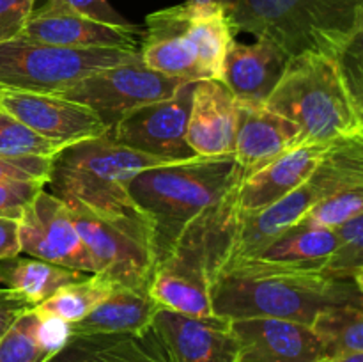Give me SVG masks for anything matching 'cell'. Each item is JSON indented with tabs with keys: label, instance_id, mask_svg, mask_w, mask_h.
<instances>
[{
	"label": "cell",
	"instance_id": "60d3db41",
	"mask_svg": "<svg viewBox=\"0 0 363 362\" xmlns=\"http://www.w3.org/2000/svg\"><path fill=\"white\" fill-rule=\"evenodd\" d=\"M325 362H363V351H357V353L340 355V357L328 358V361H325Z\"/></svg>",
	"mask_w": 363,
	"mask_h": 362
},
{
	"label": "cell",
	"instance_id": "b9f144b4",
	"mask_svg": "<svg viewBox=\"0 0 363 362\" xmlns=\"http://www.w3.org/2000/svg\"><path fill=\"white\" fill-rule=\"evenodd\" d=\"M2 91H4V87H0V94H2Z\"/></svg>",
	"mask_w": 363,
	"mask_h": 362
},
{
	"label": "cell",
	"instance_id": "74e56055",
	"mask_svg": "<svg viewBox=\"0 0 363 362\" xmlns=\"http://www.w3.org/2000/svg\"><path fill=\"white\" fill-rule=\"evenodd\" d=\"M103 336H82V337H71L69 343L53 355L48 362H85L92 350L99 344Z\"/></svg>",
	"mask_w": 363,
	"mask_h": 362
},
{
	"label": "cell",
	"instance_id": "ba28073f",
	"mask_svg": "<svg viewBox=\"0 0 363 362\" xmlns=\"http://www.w3.org/2000/svg\"><path fill=\"white\" fill-rule=\"evenodd\" d=\"M186 82L149 70L137 60L96 71L53 94L89 106L110 130L131 110L170 98Z\"/></svg>",
	"mask_w": 363,
	"mask_h": 362
},
{
	"label": "cell",
	"instance_id": "f546056e",
	"mask_svg": "<svg viewBox=\"0 0 363 362\" xmlns=\"http://www.w3.org/2000/svg\"><path fill=\"white\" fill-rule=\"evenodd\" d=\"M60 149V146L39 137L16 117L0 109V155L53 158Z\"/></svg>",
	"mask_w": 363,
	"mask_h": 362
},
{
	"label": "cell",
	"instance_id": "4dcf8cb0",
	"mask_svg": "<svg viewBox=\"0 0 363 362\" xmlns=\"http://www.w3.org/2000/svg\"><path fill=\"white\" fill-rule=\"evenodd\" d=\"M358 215H363V188L339 192L315 202L300 222L325 229H337Z\"/></svg>",
	"mask_w": 363,
	"mask_h": 362
},
{
	"label": "cell",
	"instance_id": "52a82bcc",
	"mask_svg": "<svg viewBox=\"0 0 363 362\" xmlns=\"http://www.w3.org/2000/svg\"><path fill=\"white\" fill-rule=\"evenodd\" d=\"M67 209L94 261L96 275L113 286L149 293L155 251L147 219L142 215L103 216L80 206H67Z\"/></svg>",
	"mask_w": 363,
	"mask_h": 362
},
{
	"label": "cell",
	"instance_id": "2e32d148",
	"mask_svg": "<svg viewBox=\"0 0 363 362\" xmlns=\"http://www.w3.org/2000/svg\"><path fill=\"white\" fill-rule=\"evenodd\" d=\"M144 31L140 27L121 28L87 20L46 0L32 11L20 38L66 48H126L140 50Z\"/></svg>",
	"mask_w": 363,
	"mask_h": 362
},
{
	"label": "cell",
	"instance_id": "484cf974",
	"mask_svg": "<svg viewBox=\"0 0 363 362\" xmlns=\"http://www.w3.org/2000/svg\"><path fill=\"white\" fill-rule=\"evenodd\" d=\"M113 284L96 273H89L84 279L66 284L45 302L34 307L39 314L57 316L67 323H77L101 304L112 291Z\"/></svg>",
	"mask_w": 363,
	"mask_h": 362
},
{
	"label": "cell",
	"instance_id": "83f0119b",
	"mask_svg": "<svg viewBox=\"0 0 363 362\" xmlns=\"http://www.w3.org/2000/svg\"><path fill=\"white\" fill-rule=\"evenodd\" d=\"M335 245L323 265L328 275L354 280L363 287V215L333 229Z\"/></svg>",
	"mask_w": 363,
	"mask_h": 362
},
{
	"label": "cell",
	"instance_id": "e575fe53",
	"mask_svg": "<svg viewBox=\"0 0 363 362\" xmlns=\"http://www.w3.org/2000/svg\"><path fill=\"white\" fill-rule=\"evenodd\" d=\"M34 4L35 0H0V43L21 34Z\"/></svg>",
	"mask_w": 363,
	"mask_h": 362
},
{
	"label": "cell",
	"instance_id": "d590c367",
	"mask_svg": "<svg viewBox=\"0 0 363 362\" xmlns=\"http://www.w3.org/2000/svg\"><path fill=\"white\" fill-rule=\"evenodd\" d=\"M38 339L43 350L53 357L71 341V323L50 314L38 312Z\"/></svg>",
	"mask_w": 363,
	"mask_h": 362
},
{
	"label": "cell",
	"instance_id": "d4e9b609",
	"mask_svg": "<svg viewBox=\"0 0 363 362\" xmlns=\"http://www.w3.org/2000/svg\"><path fill=\"white\" fill-rule=\"evenodd\" d=\"M311 329L325 348L326 361L363 351V305L344 304L323 309Z\"/></svg>",
	"mask_w": 363,
	"mask_h": 362
},
{
	"label": "cell",
	"instance_id": "7402d4cb",
	"mask_svg": "<svg viewBox=\"0 0 363 362\" xmlns=\"http://www.w3.org/2000/svg\"><path fill=\"white\" fill-rule=\"evenodd\" d=\"M181 32L194 50L206 80H220L227 50L234 39V32L227 21L225 11L199 9L188 6H174Z\"/></svg>",
	"mask_w": 363,
	"mask_h": 362
},
{
	"label": "cell",
	"instance_id": "5b68a950",
	"mask_svg": "<svg viewBox=\"0 0 363 362\" xmlns=\"http://www.w3.org/2000/svg\"><path fill=\"white\" fill-rule=\"evenodd\" d=\"M165 163L174 162L126 148L106 131L60 149L50 162L45 187L67 206L103 216H137L140 213L128 192L130 181L142 170Z\"/></svg>",
	"mask_w": 363,
	"mask_h": 362
},
{
	"label": "cell",
	"instance_id": "603a6c76",
	"mask_svg": "<svg viewBox=\"0 0 363 362\" xmlns=\"http://www.w3.org/2000/svg\"><path fill=\"white\" fill-rule=\"evenodd\" d=\"M89 273L62 268L53 263L41 261L35 258L2 259L0 261V284L27 298L32 305H38L52 297L57 290L74 280L84 279Z\"/></svg>",
	"mask_w": 363,
	"mask_h": 362
},
{
	"label": "cell",
	"instance_id": "d6a6232c",
	"mask_svg": "<svg viewBox=\"0 0 363 362\" xmlns=\"http://www.w3.org/2000/svg\"><path fill=\"white\" fill-rule=\"evenodd\" d=\"M52 158L46 156L0 155V183L13 181H43L46 185Z\"/></svg>",
	"mask_w": 363,
	"mask_h": 362
},
{
	"label": "cell",
	"instance_id": "9c48e42d",
	"mask_svg": "<svg viewBox=\"0 0 363 362\" xmlns=\"http://www.w3.org/2000/svg\"><path fill=\"white\" fill-rule=\"evenodd\" d=\"M194 85L195 82H186L170 98L131 110L110 128L108 135L126 148L165 162L199 158L186 141Z\"/></svg>",
	"mask_w": 363,
	"mask_h": 362
},
{
	"label": "cell",
	"instance_id": "4316f807",
	"mask_svg": "<svg viewBox=\"0 0 363 362\" xmlns=\"http://www.w3.org/2000/svg\"><path fill=\"white\" fill-rule=\"evenodd\" d=\"M85 362H169V358L149 327L140 334L103 336Z\"/></svg>",
	"mask_w": 363,
	"mask_h": 362
},
{
	"label": "cell",
	"instance_id": "d6986e66",
	"mask_svg": "<svg viewBox=\"0 0 363 362\" xmlns=\"http://www.w3.org/2000/svg\"><path fill=\"white\" fill-rule=\"evenodd\" d=\"M296 146H301L296 124L264 105L240 103L233 158L243 170V177Z\"/></svg>",
	"mask_w": 363,
	"mask_h": 362
},
{
	"label": "cell",
	"instance_id": "277c9868",
	"mask_svg": "<svg viewBox=\"0 0 363 362\" xmlns=\"http://www.w3.org/2000/svg\"><path fill=\"white\" fill-rule=\"evenodd\" d=\"M264 106L296 124L301 144H333L363 135V102L328 57L287 60Z\"/></svg>",
	"mask_w": 363,
	"mask_h": 362
},
{
	"label": "cell",
	"instance_id": "f35d334b",
	"mask_svg": "<svg viewBox=\"0 0 363 362\" xmlns=\"http://www.w3.org/2000/svg\"><path fill=\"white\" fill-rule=\"evenodd\" d=\"M21 254L16 220L0 219V261Z\"/></svg>",
	"mask_w": 363,
	"mask_h": 362
},
{
	"label": "cell",
	"instance_id": "44dd1931",
	"mask_svg": "<svg viewBox=\"0 0 363 362\" xmlns=\"http://www.w3.org/2000/svg\"><path fill=\"white\" fill-rule=\"evenodd\" d=\"M160 305L149 293L113 286L108 297L80 322L71 323V337L140 334L151 327Z\"/></svg>",
	"mask_w": 363,
	"mask_h": 362
},
{
	"label": "cell",
	"instance_id": "30bf717a",
	"mask_svg": "<svg viewBox=\"0 0 363 362\" xmlns=\"http://www.w3.org/2000/svg\"><path fill=\"white\" fill-rule=\"evenodd\" d=\"M328 197L321 183L311 174L303 185L287 194L275 204L250 215H234L230 202V222L225 241L213 259L209 273L216 265L236 258H257L280 234L296 226L315 202ZM233 201V195H230Z\"/></svg>",
	"mask_w": 363,
	"mask_h": 362
},
{
	"label": "cell",
	"instance_id": "4fadbf2b",
	"mask_svg": "<svg viewBox=\"0 0 363 362\" xmlns=\"http://www.w3.org/2000/svg\"><path fill=\"white\" fill-rule=\"evenodd\" d=\"M151 329L169 362H238L230 319L222 316H186L160 307Z\"/></svg>",
	"mask_w": 363,
	"mask_h": 362
},
{
	"label": "cell",
	"instance_id": "e0dca14e",
	"mask_svg": "<svg viewBox=\"0 0 363 362\" xmlns=\"http://www.w3.org/2000/svg\"><path fill=\"white\" fill-rule=\"evenodd\" d=\"M240 103L220 80L195 82L186 141L199 158L233 156Z\"/></svg>",
	"mask_w": 363,
	"mask_h": 362
},
{
	"label": "cell",
	"instance_id": "3957f363",
	"mask_svg": "<svg viewBox=\"0 0 363 362\" xmlns=\"http://www.w3.org/2000/svg\"><path fill=\"white\" fill-rule=\"evenodd\" d=\"M233 32H248L279 48L287 59H339L363 34V0H230Z\"/></svg>",
	"mask_w": 363,
	"mask_h": 362
},
{
	"label": "cell",
	"instance_id": "8d00e7d4",
	"mask_svg": "<svg viewBox=\"0 0 363 362\" xmlns=\"http://www.w3.org/2000/svg\"><path fill=\"white\" fill-rule=\"evenodd\" d=\"M32 307L34 305L20 293L7 290V287H0V339L18 318Z\"/></svg>",
	"mask_w": 363,
	"mask_h": 362
},
{
	"label": "cell",
	"instance_id": "9a60e30c",
	"mask_svg": "<svg viewBox=\"0 0 363 362\" xmlns=\"http://www.w3.org/2000/svg\"><path fill=\"white\" fill-rule=\"evenodd\" d=\"M332 144H301L245 176L233 190L234 215H250L275 204L311 177Z\"/></svg>",
	"mask_w": 363,
	"mask_h": 362
},
{
	"label": "cell",
	"instance_id": "f1b7e54d",
	"mask_svg": "<svg viewBox=\"0 0 363 362\" xmlns=\"http://www.w3.org/2000/svg\"><path fill=\"white\" fill-rule=\"evenodd\" d=\"M38 312L25 311L0 339V362H48L38 339Z\"/></svg>",
	"mask_w": 363,
	"mask_h": 362
},
{
	"label": "cell",
	"instance_id": "836d02e7",
	"mask_svg": "<svg viewBox=\"0 0 363 362\" xmlns=\"http://www.w3.org/2000/svg\"><path fill=\"white\" fill-rule=\"evenodd\" d=\"M50 2L57 4V6L64 7V9L71 11V13L78 14V16L98 21V23L112 25V27L121 28L135 27L123 14L113 9L108 0H50Z\"/></svg>",
	"mask_w": 363,
	"mask_h": 362
},
{
	"label": "cell",
	"instance_id": "6da1fadb",
	"mask_svg": "<svg viewBox=\"0 0 363 362\" xmlns=\"http://www.w3.org/2000/svg\"><path fill=\"white\" fill-rule=\"evenodd\" d=\"M213 314L227 319L279 318L311 325L326 307L363 305V287L323 268L236 258L209 273Z\"/></svg>",
	"mask_w": 363,
	"mask_h": 362
},
{
	"label": "cell",
	"instance_id": "5bb4252c",
	"mask_svg": "<svg viewBox=\"0 0 363 362\" xmlns=\"http://www.w3.org/2000/svg\"><path fill=\"white\" fill-rule=\"evenodd\" d=\"M238 362H325L326 353L311 325L279 318L230 319Z\"/></svg>",
	"mask_w": 363,
	"mask_h": 362
},
{
	"label": "cell",
	"instance_id": "7a4b0ae2",
	"mask_svg": "<svg viewBox=\"0 0 363 362\" xmlns=\"http://www.w3.org/2000/svg\"><path fill=\"white\" fill-rule=\"evenodd\" d=\"M243 180L233 156L195 158L152 167L130 181V197L152 229L155 268L177 247L188 227L218 206Z\"/></svg>",
	"mask_w": 363,
	"mask_h": 362
},
{
	"label": "cell",
	"instance_id": "8fae6325",
	"mask_svg": "<svg viewBox=\"0 0 363 362\" xmlns=\"http://www.w3.org/2000/svg\"><path fill=\"white\" fill-rule=\"evenodd\" d=\"M21 252L82 273H94V261L82 241L69 209L43 188L18 222Z\"/></svg>",
	"mask_w": 363,
	"mask_h": 362
},
{
	"label": "cell",
	"instance_id": "8992f818",
	"mask_svg": "<svg viewBox=\"0 0 363 362\" xmlns=\"http://www.w3.org/2000/svg\"><path fill=\"white\" fill-rule=\"evenodd\" d=\"M140 60V50L66 48L25 38L0 43V87L53 94L105 67Z\"/></svg>",
	"mask_w": 363,
	"mask_h": 362
},
{
	"label": "cell",
	"instance_id": "ac0fdd59",
	"mask_svg": "<svg viewBox=\"0 0 363 362\" xmlns=\"http://www.w3.org/2000/svg\"><path fill=\"white\" fill-rule=\"evenodd\" d=\"M287 57L266 41L229 45L220 82L247 105H264L287 66Z\"/></svg>",
	"mask_w": 363,
	"mask_h": 362
},
{
	"label": "cell",
	"instance_id": "ab89813d",
	"mask_svg": "<svg viewBox=\"0 0 363 362\" xmlns=\"http://www.w3.org/2000/svg\"><path fill=\"white\" fill-rule=\"evenodd\" d=\"M230 0H186L188 6L199 7V9H222L225 11Z\"/></svg>",
	"mask_w": 363,
	"mask_h": 362
},
{
	"label": "cell",
	"instance_id": "cb8c5ba5",
	"mask_svg": "<svg viewBox=\"0 0 363 362\" xmlns=\"http://www.w3.org/2000/svg\"><path fill=\"white\" fill-rule=\"evenodd\" d=\"M333 245H335L333 229L298 222L296 226L280 234L273 243H269L257 258L264 261L323 268L328 256L332 254Z\"/></svg>",
	"mask_w": 363,
	"mask_h": 362
},
{
	"label": "cell",
	"instance_id": "ffe728a7",
	"mask_svg": "<svg viewBox=\"0 0 363 362\" xmlns=\"http://www.w3.org/2000/svg\"><path fill=\"white\" fill-rule=\"evenodd\" d=\"M140 60L149 70L188 82L206 80L194 50L181 32L174 7L156 11L145 18L140 43Z\"/></svg>",
	"mask_w": 363,
	"mask_h": 362
},
{
	"label": "cell",
	"instance_id": "1f68e13d",
	"mask_svg": "<svg viewBox=\"0 0 363 362\" xmlns=\"http://www.w3.org/2000/svg\"><path fill=\"white\" fill-rule=\"evenodd\" d=\"M45 188L43 181H13L0 183V219L16 220L23 216L35 195Z\"/></svg>",
	"mask_w": 363,
	"mask_h": 362
},
{
	"label": "cell",
	"instance_id": "7c38bea8",
	"mask_svg": "<svg viewBox=\"0 0 363 362\" xmlns=\"http://www.w3.org/2000/svg\"><path fill=\"white\" fill-rule=\"evenodd\" d=\"M0 109L60 148L98 138L108 131L94 110L59 94L4 89Z\"/></svg>",
	"mask_w": 363,
	"mask_h": 362
}]
</instances>
